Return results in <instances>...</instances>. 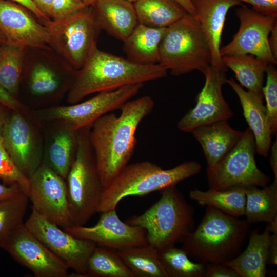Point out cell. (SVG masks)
Instances as JSON below:
<instances>
[{
  "instance_id": "1",
  "label": "cell",
  "mask_w": 277,
  "mask_h": 277,
  "mask_svg": "<svg viewBox=\"0 0 277 277\" xmlns=\"http://www.w3.org/2000/svg\"><path fill=\"white\" fill-rule=\"evenodd\" d=\"M154 105L148 95L129 100L120 109L118 116L108 113L91 125L89 140L104 187L128 165L134 152L137 128Z\"/></svg>"
},
{
  "instance_id": "2",
  "label": "cell",
  "mask_w": 277,
  "mask_h": 277,
  "mask_svg": "<svg viewBox=\"0 0 277 277\" xmlns=\"http://www.w3.org/2000/svg\"><path fill=\"white\" fill-rule=\"evenodd\" d=\"M167 69L159 63L142 65L92 47L82 67L76 71L67 92V102L77 103L95 92L166 77Z\"/></svg>"
},
{
  "instance_id": "3",
  "label": "cell",
  "mask_w": 277,
  "mask_h": 277,
  "mask_svg": "<svg viewBox=\"0 0 277 277\" xmlns=\"http://www.w3.org/2000/svg\"><path fill=\"white\" fill-rule=\"evenodd\" d=\"M250 227L246 220L207 206L197 227L182 242V248L199 262L223 264L241 253Z\"/></svg>"
},
{
  "instance_id": "4",
  "label": "cell",
  "mask_w": 277,
  "mask_h": 277,
  "mask_svg": "<svg viewBox=\"0 0 277 277\" xmlns=\"http://www.w3.org/2000/svg\"><path fill=\"white\" fill-rule=\"evenodd\" d=\"M201 169L202 166L196 161H187L166 170L149 161L128 164L104 187L97 212L115 210L125 197L143 196L174 186Z\"/></svg>"
},
{
  "instance_id": "5",
  "label": "cell",
  "mask_w": 277,
  "mask_h": 277,
  "mask_svg": "<svg viewBox=\"0 0 277 277\" xmlns=\"http://www.w3.org/2000/svg\"><path fill=\"white\" fill-rule=\"evenodd\" d=\"M161 191L160 199L143 214L125 222L144 228L148 244L157 250L182 243L194 228V210L174 186Z\"/></svg>"
},
{
  "instance_id": "6",
  "label": "cell",
  "mask_w": 277,
  "mask_h": 277,
  "mask_svg": "<svg viewBox=\"0 0 277 277\" xmlns=\"http://www.w3.org/2000/svg\"><path fill=\"white\" fill-rule=\"evenodd\" d=\"M211 60L210 46L196 18L188 13L166 28L159 46V63L171 75L194 70L204 74Z\"/></svg>"
},
{
  "instance_id": "7",
  "label": "cell",
  "mask_w": 277,
  "mask_h": 277,
  "mask_svg": "<svg viewBox=\"0 0 277 277\" xmlns=\"http://www.w3.org/2000/svg\"><path fill=\"white\" fill-rule=\"evenodd\" d=\"M90 127L77 130L76 156L66 179L69 210L74 225H84L97 212L104 188L89 140Z\"/></svg>"
},
{
  "instance_id": "8",
  "label": "cell",
  "mask_w": 277,
  "mask_h": 277,
  "mask_svg": "<svg viewBox=\"0 0 277 277\" xmlns=\"http://www.w3.org/2000/svg\"><path fill=\"white\" fill-rule=\"evenodd\" d=\"M43 25L48 32L49 47L75 71L83 66L97 44L101 30L92 6L60 20L50 19Z\"/></svg>"
},
{
  "instance_id": "9",
  "label": "cell",
  "mask_w": 277,
  "mask_h": 277,
  "mask_svg": "<svg viewBox=\"0 0 277 277\" xmlns=\"http://www.w3.org/2000/svg\"><path fill=\"white\" fill-rule=\"evenodd\" d=\"M256 145L251 130L247 128L232 149L214 165L207 168L209 189L225 190L252 186L263 187L270 178L257 167Z\"/></svg>"
},
{
  "instance_id": "10",
  "label": "cell",
  "mask_w": 277,
  "mask_h": 277,
  "mask_svg": "<svg viewBox=\"0 0 277 277\" xmlns=\"http://www.w3.org/2000/svg\"><path fill=\"white\" fill-rule=\"evenodd\" d=\"M143 86V83L130 84L115 90L100 92L91 98L76 104L30 110L29 115L38 125L60 122L77 131L91 126L102 116L120 109L137 94Z\"/></svg>"
},
{
  "instance_id": "11",
  "label": "cell",
  "mask_w": 277,
  "mask_h": 277,
  "mask_svg": "<svg viewBox=\"0 0 277 277\" xmlns=\"http://www.w3.org/2000/svg\"><path fill=\"white\" fill-rule=\"evenodd\" d=\"M26 228L80 276H87L89 259L97 244L74 236L32 209Z\"/></svg>"
},
{
  "instance_id": "12",
  "label": "cell",
  "mask_w": 277,
  "mask_h": 277,
  "mask_svg": "<svg viewBox=\"0 0 277 277\" xmlns=\"http://www.w3.org/2000/svg\"><path fill=\"white\" fill-rule=\"evenodd\" d=\"M12 111L1 135L5 147L17 168L28 177L41 165L43 147L36 123L29 114Z\"/></svg>"
},
{
  "instance_id": "13",
  "label": "cell",
  "mask_w": 277,
  "mask_h": 277,
  "mask_svg": "<svg viewBox=\"0 0 277 277\" xmlns=\"http://www.w3.org/2000/svg\"><path fill=\"white\" fill-rule=\"evenodd\" d=\"M29 179L32 209L63 229L72 225L66 180L43 162Z\"/></svg>"
},
{
  "instance_id": "14",
  "label": "cell",
  "mask_w": 277,
  "mask_h": 277,
  "mask_svg": "<svg viewBox=\"0 0 277 277\" xmlns=\"http://www.w3.org/2000/svg\"><path fill=\"white\" fill-rule=\"evenodd\" d=\"M235 11L240 27L232 39L221 47V57L250 54L276 65L277 60L270 50L269 36L277 23V17L261 14L245 5H241Z\"/></svg>"
},
{
  "instance_id": "15",
  "label": "cell",
  "mask_w": 277,
  "mask_h": 277,
  "mask_svg": "<svg viewBox=\"0 0 277 277\" xmlns=\"http://www.w3.org/2000/svg\"><path fill=\"white\" fill-rule=\"evenodd\" d=\"M2 248L36 277H66L68 267L25 226H20Z\"/></svg>"
},
{
  "instance_id": "16",
  "label": "cell",
  "mask_w": 277,
  "mask_h": 277,
  "mask_svg": "<svg viewBox=\"0 0 277 277\" xmlns=\"http://www.w3.org/2000/svg\"><path fill=\"white\" fill-rule=\"evenodd\" d=\"M226 72L210 66L203 74L205 81L197 97L196 104L177 123L179 129L191 133L194 129L221 121H228L233 113L222 92L227 83Z\"/></svg>"
},
{
  "instance_id": "17",
  "label": "cell",
  "mask_w": 277,
  "mask_h": 277,
  "mask_svg": "<svg viewBox=\"0 0 277 277\" xmlns=\"http://www.w3.org/2000/svg\"><path fill=\"white\" fill-rule=\"evenodd\" d=\"M63 229L74 236L116 250L148 244L146 230L122 222L115 209L101 213L97 223L93 226L72 225Z\"/></svg>"
},
{
  "instance_id": "18",
  "label": "cell",
  "mask_w": 277,
  "mask_h": 277,
  "mask_svg": "<svg viewBox=\"0 0 277 277\" xmlns=\"http://www.w3.org/2000/svg\"><path fill=\"white\" fill-rule=\"evenodd\" d=\"M27 10L12 1L0 0V32L6 42L26 48L51 49L46 27Z\"/></svg>"
},
{
  "instance_id": "19",
  "label": "cell",
  "mask_w": 277,
  "mask_h": 277,
  "mask_svg": "<svg viewBox=\"0 0 277 277\" xmlns=\"http://www.w3.org/2000/svg\"><path fill=\"white\" fill-rule=\"evenodd\" d=\"M196 18L206 36L210 48L211 66L217 71L227 72L220 55L223 29L228 10L240 6L238 0H191Z\"/></svg>"
},
{
  "instance_id": "20",
  "label": "cell",
  "mask_w": 277,
  "mask_h": 277,
  "mask_svg": "<svg viewBox=\"0 0 277 277\" xmlns=\"http://www.w3.org/2000/svg\"><path fill=\"white\" fill-rule=\"evenodd\" d=\"M48 60L41 56L29 62V64L25 62L23 78L27 79L29 93L36 98L47 99L67 92L74 77H64Z\"/></svg>"
},
{
  "instance_id": "21",
  "label": "cell",
  "mask_w": 277,
  "mask_h": 277,
  "mask_svg": "<svg viewBox=\"0 0 277 277\" xmlns=\"http://www.w3.org/2000/svg\"><path fill=\"white\" fill-rule=\"evenodd\" d=\"M227 84L239 98L243 115L254 137L256 153L265 157L268 156L272 143V135L264 104V96L245 90L232 78H227Z\"/></svg>"
},
{
  "instance_id": "22",
  "label": "cell",
  "mask_w": 277,
  "mask_h": 277,
  "mask_svg": "<svg viewBox=\"0 0 277 277\" xmlns=\"http://www.w3.org/2000/svg\"><path fill=\"white\" fill-rule=\"evenodd\" d=\"M54 122L47 139L42 162L66 180L76 156L77 131L64 123Z\"/></svg>"
},
{
  "instance_id": "23",
  "label": "cell",
  "mask_w": 277,
  "mask_h": 277,
  "mask_svg": "<svg viewBox=\"0 0 277 277\" xmlns=\"http://www.w3.org/2000/svg\"><path fill=\"white\" fill-rule=\"evenodd\" d=\"M93 9L101 30L123 42L138 24L133 3L127 0H97Z\"/></svg>"
},
{
  "instance_id": "24",
  "label": "cell",
  "mask_w": 277,
  "mask_h": 277,
  "mask_svg": "<svg viewBox=\"0 0 277 277\" xmlns=\"http://www.w3.org/2000/svg\"><path fill=\"white\" fill-rule=\"evenodd\" d=\"M243 133L232 128L228 121L202 126L191 132L202 147L208 167L214 165L224 157L239 141Z\"/></svg>"
},
{
  "instance_id": "25",
  "label": "cell",
  "mask_w": 277,
  "mask_h": 277,
  "mask_svg": "<svg viewBox=\"0 0 277 277\" xmlns=\"http://www.w3.org/2000/svg\"><path fill=\"white\" fill-rule=\"evenodd\" d=\"M271 232L266 226L262 233L256 228L248 235L245 250L235 258L222 265L228 267L240 277H265Z\"/></svg>"
},
{
  "instance_id": "26",
  "label": "cell",
  "mask_w": 277,
  "mask_h": 277,
  "mask_svg": "<svg viewBox=\"0 0 277 277\" xmlns=\"http://www.w3.org/2000/svg\"><path fill=\"white\" fill-rule=\"evenodd\" d=\"M167 28H154L138 24L123 42L127 58L142 65L159 63V46Z\"/></svg>"
},
{
  "instance_id": "27",
  "label": "cell",
  "mask_w": 277,
  "mask_h": 277,
  "mask_svg": "<svg viewBox=\"0 0 277 277\" xmlns=\"http://www.w3.org/2000/svg\"><path fill=\"white\" fill-rule=\"evenodd\" d=\"M138 24L167 28L188 13L173 0H137L133 3Z\"/></svg>"
},
{
  "instance_id": "28",
  "label": "cell",
  "mask_w": 277,
  "mask_h": 277,
  "mask_svg": "<svg viewBox=\"0 0 277 277\" xmlns=\"http://www.w3.org/2000/svg\"><path fill=\"white\" fill-rule=\"evenodd\" d=\"M224 65L235 74L240 85L247 90L263 95V87L268 62L250 54L222 57Z\"/></svg>"
},
{
  "instance_id": "29",
  "label": "cell",
  "mask_w": 277,
  "mask_h": 277,
  "mask_svg": "<svg viewBox=\"0 0 277 277\" xmlns=\"http://www.w3.org/2000/svg\"><path fill=\"white\" fill-rule=\"evenodd\" d=\"M27 49L6 42L0 45V88L17 98L24 77Z\"/></svg>"
},
{
  "instance_id": "30",
  "label": "cell",
  "mask_w": 277,
  "mask_h": 277,
  "mask_svg": "<svg viewBox=\"0 0 277 277\" xmlns=\"http://www.w3.org/2000/svg\"><path fill=\"white\" fill-rule=\"evenodd\" d=\"M116 251L134 277H169L160 260L159 250L151 245Z\"/></svg>"
},
{
  "instance_id": "31",
  "label": "cell",
  "mask_w": 277,
  "mask_h": 277,
  "mask_svg": "<svg viewBox=\"0 0 277 277\" xmlns=\"http://www.w3.org/2000/svg\"><path fill=\"white\" fill-rule=\"evenodd\" d=\"M246 220L250 224L270 223L277 216V180L262 187L246 189Z\"/></svg>"
},
{
  "instance_id": "32",
  "label": "cell",
  "mask_w": 277,
  "mask_h": 277,
  "mask_svg": "<svg viewBox=\"0 0 277 277\" xmlns=\"http://www.w3.org/2000/svg\"><path fill=\"white\" fill-rule=\"evenodd\" d=\"M189 197L202 206L212 207L230 215H245L246 188L209 189L205 191L194 189L190 192Z\"/></svg>"
},
{
  "instance_id": "33",
  "label": "cell",
  "mask_w": 277,
  "mask_h": 277,
  "mask_svg": "<svg viewBox=\"0 0 277 277\" xmlns=\"http://www.w3.org/2000/svg\"><path fill=\"white\" fill-rule=\"evenodd\" d=\"M87 276L134 277L114 249L97 245L87 265Z\"/></svg>"
},
{
  "instance_id": "34",
  "label": "cell",
  "mask_w": 277,
  "mask_h": 277,
  "mask_svg": "<svg viewBox=\"0 0 277 277\" xmlns=\"http://www.w3.org/2000/svg\"><path fill=\"white\" fill-rule=\"evenodd\" d=\"M159 254L169 277H204L206 264L192 261L182 248L167 246L159 250Z\"/></svg>"
},
{
  "instance_id": "35",
  "label": "cell",
  "mask_w": 277,
  "mask_h": 277,
  "mask_svg": "<svg viewBox=\"0 0 277 277\" xmlns=\"http://www.w3.org/2000/svg\"><path fill=\"white\" fill-rule=\"evenodd\" d=\"M28 196L21 191L0 201V248L23 224L27 210Z\"/></svg>"
},
{
  "instance_id": "36",
  "label": "cell",
  "mask_w": 277,
  "mask_h": 277,
  "mask_svg": "<svg viewBox=\"0 0 277 277\" xmlns=\"http://www.w3.org/2000/svg\"><path fill=\"white\" fill-rule=\"evenodd\" d=\"M0 179L6 185H18L28 196L30 182L26 176L16 166L8 153L0 133Z\"/></svg>"
},
{
  "instance_id": "37",
  "label": "cell",
  "mask_w": 277,
  "mask_h": 277,
  "mask_svg": "<svg viewBox=\"0 0 277 277\" xmlns=\"http://www.w3.org/2000/svg\"><path fill=\"white\" fill-rule=\"evenodd\" d=\"M274 65L269 63L266 73V82L263 87L266 101L267 121L272 136L277 134V70Z\"/></svg>"
},
{
  "instance_id": "38",
  "label": "cell",
  "mask_w": 277,
  "mask_h": 277,
  "mask_svg": "<svg viewBox=\"0 0 277 277\" xmlns=\"http://www.w3.org/2000/svg\"><path fill=\"white\" fill-rule=\"evenodd\" d=\"M86 7L83 0H53L49 18L53 21L60 20L72 15Z\"/></svg>"
},
{
  "instance_id": "39",
  "label": "cell",
  "mask_w": 277,
  "mask_h": 277,
  "mask_svg": "<svg viewBox=\"0 0 277 277\" xmlns=\"http://www.w3.org/2000/svg\"><path fill=\"white\" fill-rule=\"evenodd\" d=\"M250 4L254 11L267 16L277 17V0H238Z\"/></svg>"
},
{
  "instance_id": "40",
  "label": "cell",
  "mask_w": 277,
  "mask_h": 277,
  "mask_svg": "<svg viewBox=\"0 0 277 277\" xmlns=\"http://www.w3.org/2000/svg\"><path fill=\"white\" fill-rule=\"evenodd\" d=\"M0 104L10 110L24 114L29 113L30 110L27 105L1 88H0Z\"/></svg>"
},
{
  "instance_id": "41",
  "label": "cell",
  "mask_w": 277,
  "mask_h": 277,
  "mask_svg": "<svg viewBox=\"0 0 277 277\" xmlns=\"http://www.w3.org/2000/svg\"><path fill=\"white\" fill-rule=\"evenodd\" d=\"M204 277H240L232 269L222 264H206Z\"/></svg>"
},
{
  "instance_id": "42",
  "label": "cell",
  "mask_w": 277,
  "mask_h": 277,
  "mask_svg": "<svg viewBox=\"0 0 277 277\" xmlns=\"http://www.w3.org/2000/svg\"><path fill=\"white\" fill-rule=\"evenodd\" d=\"M16 3L27 9L31 12L43 24L45 22L50 20L37 7L32 0H9Z\"/></svg>"
},
{
  "instance_id": "43",
  "label": "cell",
  "mask_w": 277,
  "mask_h": 277,
  "mask_svg": "<svg viewBox=\"0 0 277 277\" xmlns=\"http://www.w3.org/2000/svg\"><path fill=\"white\" fill-rule=\"evenodd\" d=\"M267 264H277V233H272L270 236Z\"/></svg>"
},
{
  "instance_id": "44",
  "label": "cell",
  "mask_w": 277,
  "mask_h": 277,
  "mask_svg": "<svg viewBox=\"0 0 277 277\" xmlns=\"http://www.w3.org/2000/svg\"><path fill=\"white\" fill-rule=\"evenodd\" d=\"M21 191H23L22 190L17 184L6 185L0 183V201L13 196Z\"/></svg>"
},
{
  "instance_id": "45",
  "label": "cell",
  "mask_w": 277,
  "mask_h": 277,
  "mask_svg": "<svg viewBox=\"0 0 277 277\" xmlns=\"http://www.w3.org/2000/svg\"><path fill=\"white\" fill-rule=\"evenodd\" d=\"M269 153V163L273 171L274 179L277 180V139L271 143Z\"/></svg>"
},
{
  "instance_id": "46",
  "label": "cell",
  "mask_w": 277,
  "mask_h": 277,
  "mask_svg": "<svg viewBox=\"0 0 277 277\" xmlns=\"http://www.w3.org/2000/svg\"><path fill=\"white\" fill-rule=\"evenodd\" d=\"M269 45L274 57L277 60V23L274 25L269 34Z\"/></svg>"
},
{
  "instance_id": "47",
  "label": "cell",
  "mask_w": 277,
  "mask_h": 277,
  "mask_svg": "<svg viewBox=\"0 0 277 277\" xmlns=\"http://www.w3.org/2000/svg\"><path fill=\"white\" fill-rule=\"evenodd\" d=\"M38 9L49 18L53 0H32ZM50 19V18H49Z\"/></svg>"
},
{
  "instance_id": "48",
  "label": "cell",
  "mask_w": 277,
  "mask_h": 277,
  "mask_svg": "<svg viewBox=\"0 0 277 277\" xmlns=\"http://www.w3.org/2000/svg\"><path fill=\"white\" fill-rule=\"evenodd\" d=\"M183 9H184L186 12L192 15V16L196 18V14L194 9V8L192 4L191 0H173Z\"/></svg>"
},
{
  "instance_id": "49",
  "label": "cell",
  "mask_w": 277,
  "mask_h": 277,
  "mask_svg": "<svg viewBox=\"0 0 277 277\" xmlns=\"http://www.w3.org/2000/svg\"><path fill=\"white\" fill-rule=\"evenodd\" d=\"M8 108L0 104V133H1L4 123L8 115L7 111L6 110Z\"/></svg>"
},
{
  "instance_id": "50",
  "label": "cell",
  "mask_w": 277,
  "mask_h": 277,
  "mask_svg": "<svg viewBox=\"0 0 277 277\" xmlns=\"http://www.w3.org/2000/svg\"><path fill=\"white\" fill-rule=\"evenodd\" d=\"M267 226L271 233H277V216L272 222L267 223Z\"/></svg>"
},
{
  "instance_id": "51",
  "label": "cell",
  "mask_w": 277,
  "mask_h": 277,
  "mask_svg": "<svg viewBox=\"0 0 277 277\" xmlns=\"http://www.w3.org/2000/svg\"><path fill=\"white\" fill-rule=\"evenodd\" d=\"M83 1L86 7H93L97 0H83Z\"/></svg>"
},
{
  "instance_id": "52",
  "label": "cell",
  "mask_w": 277,
  "mask_h": 277,
  "mask_svg": "<svg viewBox=\"0 0 277 277\" xmlns=\"http://www.w3.org/2000/svg\"><path fill=\"white\" fill-rule=\"evenodd\" d=\"M6 42L5 39L1 33L0 32V45Z\"/></svg>"
},
{
  "instance_id": "53",
  "label": "cell",
  "mask_w": 277,
  "mask_h": 277,
  "mask_svg": "<svg viewBox=\"0 0 277 277\" xmlns=\"http://www.w3.org/2000/svg\"><path fill=\"white\" fill-rule=\"evenodd\" d=\"M127 1H129V2H130L132 3H134V2H135L137 0H127Z\"/></svg>"
}]
</instances>
